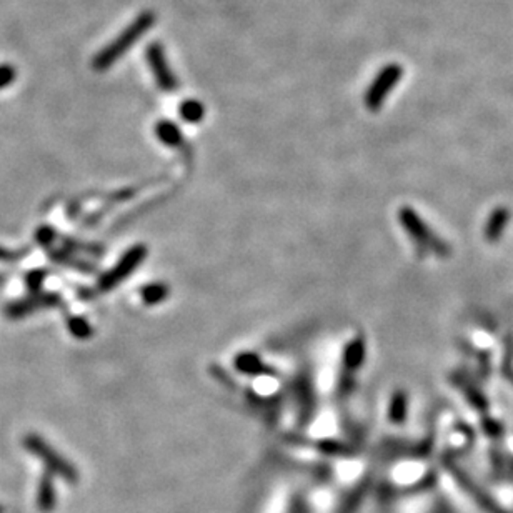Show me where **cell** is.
<instances>
[{
    "label": "cell",
    "mask_w": 513,
    "mask_h": 513,
    "mask_svg": "<svg viewBox=\"0 0 513 513\" xmlns=\"http://www.w3.org/2000/svg\"><path fill=\"white\" fill-rule=\"evenodd\" d=\"M167 297H169V287L165 283H149V285H145L142 289V300L147 305H157V303L164 302Z\"/></svg>",
    "instance_id": "cell-13"
},
{
    "label": "cell",
    "mask_w": 513,
    "mask_h": 513,
    "mask_svg": "<svg viewBox=\"0 0 513 513\" xmlns=\"http://www.w3.org/2000/svg\"><path fill=\"white\" fill-rule=\"evenodd\" d=\"M510 220V212L507 208L498 207L491 212L489 217V222L485 225V239L489 242H497L505 232V227Z\"/></svg>",
    "instance_id": "cell-8"
},
{
    "label": "cell",
    "mask_w": 513,
    "mask_h": 513,
    "mask_svg": "<svg viewBox=\"0 0 513 513\" xmlns=\"http://www.w3.org/2000/svg\"><path fill=\"white\" fill-rule=\"evenodd\" d=\"M235 369L239 370L240 373L245 375H260L267 372L264 362H262L255 353L250 352L240 353V355L235 358Z\"/></svg>",
    "instance_id": "cell-12"
},
{
    "label": "cell",
    "mask_w": 513,
    "mask_h": 513,
    "mask_svg": "<svg viewBox=\"0 0 513 513\" xmlns=\"http://www.w3.org/2000/svg\"><path fill=\"white\" fill-rule=\"evenodd\" d=\"M17 72L10 64H0V90L7 89L15 81Z\"/></svg>",
    "instance_id": "cell-16"
},
{
    "label": "cell",
    "mask_w": 513,
    "mask_h": 513,
    "mask_svg": "<svg viewBox=\"0 0 513 513\" xmlns=\"http://www.w3.org/2000/svg\"><path fill=\"white\" fill-rule=\"evenodd\" d=\"M145 58H147V64L150 70H152V75L155 78L158 89L164 92H174L178 89V78L175 77L172 67H170L169 60H167L165 49L160 42L153 40L145 49Z\"/></svg>",
    "instance_id": "cell-5"
},
{
    "label": "cell",
    "mask_w": 513,
    "mask_h": 513,
    "mask_svg": "<svg viewBox=\"0 0 513 513\" xmlns=\"http://www.w3.org/2000/svg\"><path fill=\"white\" fill-rule=\"evenodd\" d=\"M398 220L402 224V227L405 228V232L412 237V240L419 245L420 249L430 250L435 252L437 255H448L450 249L445 242H441L439 237L433 233L430 228L427 227V224L420 219V215L417 214L414 208L410 207H402L398 210Z\"/></svg>",
    "instance_id": "cell-2"
},
{
    "label": "cell",
    "mask_w": 513,
    "mask_h": 513,
    "mask_svg": "<svg viewBox=\"0 0 513 513\" xmlns=\"http://www.w3.org/2000/svg\"><path fill=\"white\" fill-rule=\"evenodd\" d=\"M42 489H44V491H40L39 494L40 505L44 508H50L53 505V502H56V498H53V490H52V487H50L49 480H45L44 485H42Z\"/></svg>",
    "instance_id": "cell-17"
},
{
    "label": "cell",
    "mask_w": 513,
    "mask_h": 513,
    "mask_svg": "<svg viewBox=\"0 0 513 513\" xmlns=\"http://www.w3.org/2000/svg\"><path fill=\"white\" fill-rule=\"evenodd\" d=\"M364 360H365V340L360 339V337H357L355 340L350 342L344 352L345 370L353 372V370H357L358 367L364 364Z\"/></svg>",
    "instance_id": "cell-9"
},
{
    "label": "cell",
    "mask_w": 513,
    "mask_h": 513,
    "mask_svg": "<svg viewBox=\"0 0 513 513\" xmlns=\"http://www.w3.org/2000/svg\"><path fill=\"white\" fill-rule=\"evenodd\" d=\"M45 274L40 272V270H35V272H31L27 275V287L31 290H39L40 283L44 282Z\"/></svg>",
    "instance_id": "cell-18"
},
{
    "label": "cell",
    "mask_w": 513,
    "mask_h": 513,
    "mask_svg": "<svg viewBox=\"0 0 513 513\" xmlns=\"http://www.w3.org/2000/svg\"><path fill=\"white\" fill-rule=\"evenodd\" d=\"M408 412V397L405 392L398 390L392 395L389 407V420L392 423H403Z\"/></svg>",
    "instance_id": "cell-11"
},
{
    "label": "cell",
    "mask_w": 513,
    "mask_h": 513,
    "mask_svg": "<svg viewBox=\"0 0 513 513\" xmlns=\"http://www.w3.org/2000/svg\"><path fill=\"white\" fill-rule=\"evenodd\" d=\"M147 257V247L145 245H133L132 249H128L122 255L115 267L112 270H108L107 274H103L99 280V289L102 292L114 290L115 287H119L125 278H128L131 275L135 272L137 267H140L142 262Z\"/></svg>",
    "instance_id": "cell-4"
},
{
    "label": "cell",
    "mask_w": 513,
    "mask_h": 513,
    "mask_svg": "<svg viewBox=\"0 0 513 513\" xmlns=\"http://www.w3.org/2000/svg\"><path fill=\"white\" fill-rule=\"evenodd\" d=\"M403 77V69L398 64H389L375 75L370 87L365 92V106L370 112H378L385 103L389 94L397 87L400 78Z\"/></svg>",
    "instance_id": "cell-3"
},
{
    "label": "cell",
    "mask_w": 513,
    "mask_h": 513,
    "mask_svg": "<svg viewBox=\"0 0 513 513\" xmlns=\"http://www.w3.org/2000/svg\"><path fill=\"white\" fill-rule=\"evenodd\" d=\"M155 133L158 140L162 144L169 145V147H178L183 140L182 131L174 122H170V120H160L155 127Z\"/></svg>",
    "instance_id": "cell-10"
},
{
    "label": "cell",
    "mask_w": 513,
    "mask_h": 513,
    "mask_svg": "<svg viewBox=\"0 0 513 513\" xmlns=\"http://www.w3.org/2000/svg\"><path fill=\"white\" fill-rule=\"evenodd\" d=\"M157 22V15L152 10L142 12L132 20L127 27L124 28L119 35L115 37L110 44H107L97 56L94 57L92 67H94L97 72H103V70L110 69L112 65H115L117 62L122 58L125 53L131 50L133 45L139 42L142 37L147 33L150 28L153 27Z\"/></svg>",
    "instance_id": "cell-1"
},
{
    "label": "cell",
    "mask_w": 513,
    "mask_h": 513,
    "mask_svg": "<svg viewBox=\"0 0 513 513\" xmlns=\"http://www.w3.org/2000/svg\"><path fill=\"white\" fill-rule=\"evenodd\" d=\"M25 447H27L28 450H32L35 455H39L42 460H44L45 464L53 470V472H58L62 477L70 482L77 480V472H75L74 466L70 465L69 462H65L64 458L58 455V453H56V450L50 448L44 440L39 439V437L28 435L27 439H25Z\"/></svg>",
    "instance_id": "cell-6"
},
{
    "label": "cell",
    "mask_w": 513,
    "mask_h": 513,
    "mask_svg": "<svg viewBox=\"0 0 513 513\" xmlns=\"http://www.w3.org/2000/svg\"><path fill=\"white\" fill-rule=\"evenodd\" d=\"M180 117L189 124H199L205 117V107L195 99L185 100L180 106Z\"/></svg>",
    "instance_id": "cell-14"
},
{
    "label": "cell",
    "mask_w": 513,
    "mask_h": 513,
    "mask_svg": "<svg viewBox=\"0 0 513 513\" xmlns=\"http://www.w3.org/2000/svg\"><path fill=\"white\" fill-rule=\"evenodd\" d=\"M69 332L72 333V335L75 337V339H81V340H85L89 339V337L92 335V327L90 323L87 322L85 319H82V317H74V319L69 320Z\"/></svg>",
    "instance_id": "cell-15"
},
{
    "label": "cell",
    "mask_w": 513,
    "mask_h": 513,
    "mask_svg": "<svg viewBox=\"0 0 513 513\" xmlns=\"http://www.w3.org/2000/svg\"><path fill=\"white\" fill-rule=\"evenodd\" d=\"M53 303H58V295H37V297H28L19 302L10 303L7 307V315L10 319H22V317L32 314L33 310L42 307H50Z\"/></svg>",
    "instance_id": "cell-7"
}]
</instances>
